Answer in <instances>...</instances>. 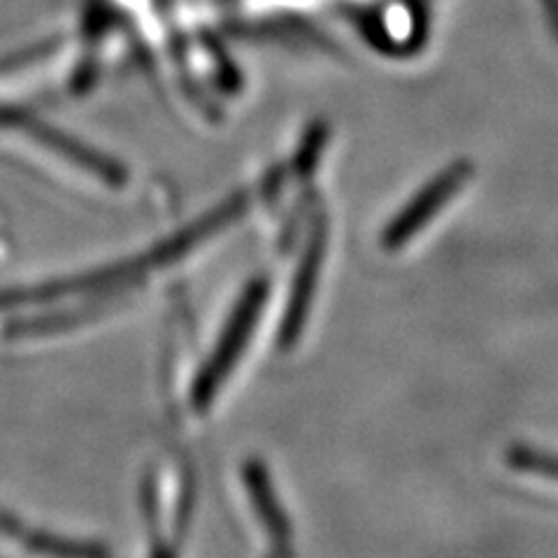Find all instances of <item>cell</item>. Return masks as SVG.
Masks as SVG:
<instances>
[{
    "label": "cell",
    "instance_id": "6da1fadb",
    "mask_svg": "<svg viewBox=\"0 0 558 558\" xmlns=\"http://www.w3.org/2000/svg\"><path fill=\"white\" fill-rule=\"evenodd\" d=\"M266 299H268L266 277L254 279V282L244 289L242 301L233 310L229 324H226L223 336H221L219 344L215 347V354L203 368V375L196 384L194 396H196V403L201 408L207 405L209 400L215 398V393L221 387V381L231 375V368L235 365L238 356L242 354L244 344H247L252 338V330L256 326L260 310H264V305H266Z\"/></svg>",
    "mask_w": 558,
    "mask_h": 558
},
{
    "label": "cell",
    "instance_id": "7a4b0ae2",
    "mask_svg": "<svg viewBox=\"0 0 558 558\" xmlns=\"http://www.w3.org/2000/svg\"><path fill=\"white\" fill-rule=\"evenodd\" d=\"M470 178H473V166L468 161L453 163L451 168L440 172L438 178L418 191V194L391 219V223L381 233V247L387 252L405 247V244L459 194Z\"/></svg>",
    "mask_w": 558,
    "mask_h": 558
},
{
    "label": "cell",
    "instance_id": "3957f363",
    "mask_svg": "<svg viewBox=\"0 0 558 558\" xmlns=\"http://www.w3.org/2000/svg\"><path fill=\"white\" fill-rule=\"evenodd\" d=\"M324 254H326V219L319 217L312 223L307 247H305L303 260L299 266V272H295L293 287H291L284 322H282V328H279V344H282L284 349H289L293 342H299V338L303 333L307 314H310V305H312V295H314V291H317Z\"/></svg>",
    "mask_w": 558,
    "mask_h": 558
},
{
    "label": "cell",
    "instance_id": "277c9868",
    "mask_svg": "<svg viewBox=\"0 0 558 558\" xmlns=\"http://www.w3.org/2000/svg\"><path fill=\"white\" fill-rule=\"evenodd\" d=\"M247 486H250V496H252L254 508H256L260 521H264L266 531L270 533L275 547L282 549V551H289L287 549L289 537H291L289 519H287V514L282 510V505H279L277 498H275V492H272V486H270V480L266 475L264 465L250 463V468H247Z\"/></svg>",
    "mask_w": 558,
    "mask_h": 558
},
{
    "label": "cell",
    "instance_id": "5b68a950",
    "mask_svg": "<svg viewBox=\"0 0 558 558\" xmlns=\"http://www.w3.org/2000/svg\"><path fill=\"white\" fill-rule=\"evenodd\" d=\"M508 463L519 473L539 475L547 480H558V457L549 451L531 449L526 445H514L508 451Z\"/></svg>",
    "mask_w": 558,
    "mask_h": 558
}]
</instances>
